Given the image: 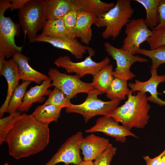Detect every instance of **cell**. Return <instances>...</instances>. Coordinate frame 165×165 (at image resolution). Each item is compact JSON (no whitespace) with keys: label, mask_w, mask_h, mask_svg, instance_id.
<instances>
[{"label":"cell","mask_w":165,"mask_h":165,"mask_svg":"<svg viewBox=\"0 0 165 165\" xmlns=\"http://www.w3.org/2000/svg\"><path fill=\"white\" fill-rule=\"evenodd\" d=\"M5 56L2 53L0 52V71L2 70L5 62Z\"/></svg>","instance_id":"cell-38"},{"label":"cell","mask_w":165,"mask_h":165,"mask_svg":"<svg viewBox=\"0 0 165 165\" xmlns=\"http://www.w3.org/2000/svg\"><path fill=\"white\" fill-rule=\"evenodd\" d=\"M79 165H94L93 162L92 161L82 160Z\"/></svg>","instance_id":"cell-39"},{"label":"cell","mask_w":165,"mask_h":165,"mask_svg":"<svg viewBox=\"0 0 165 165\" xmlns=\"http://www.w3.org/2000/svg\"><path fill=\"white\" fill-rule=\"evenodd\" d=\"M35 42H47L55 47L67 50L76 59H81L87 51L89 53L94 50L91 47L82 45L76 38L67 36L54 37L41 34L37 35Z\"/></svg>","instance_id":"cell-13"},{"label":"cell","mask_w":165,"mask_h":165,"mask_svg":"<svg viewBox=\"0 0 165 165\" xmlns=\"http://www.w3.org/2000/svg\"><path fill=\"white\" fill-rule=\"evenodd\" d=\"M47 20L62 18L68 12L79 9L73 0H44Z\"/></svg>","instance_id":"cell-20"},{"label":"cell","mask_w":165,"mask_h":165,"mask_svg":"<svg viewBox=\"0 0 165 165\" xmlns=\"http://www.w3.org/2000/svg\"><path fill=\"white\" fill-rule=\"evenodd\" d=\"M11 7V3L9 0H0V16L4 15L5 11Z\"/></svg>","instance_id":"cell-37"},{"label":"cell","mask_w":165,"mask_h":165,"mask_svg":"<svg viewBox=\"0 0 165 165\" xmlns=\"http://www.w3.org/2000/svg\"><path fill=\"white\" fill-rule=\"evenodd\" d=\"M70 100L60 89L55 87L43 105H52L62 108H66L72 104Z\"/></svg>","instance_id":"cell-29"},{"label":"cell","mask_w":165,"mask_h":165,"mask_svg":"<svg viewBox=\"0 0 165 165\" xmlns=\"http://www.w3.org/2000/svg\"><path fill=\"white\" fill-rule=\"evenodd\" d=\"M86 133L101 132L106 135L114 138L118 142L124 143L126 141V137L130 136L136 138H139L123 125L111 117L102 116L98 118L95 124L90 128L86 130Z\"/></svg>","instance_id":"cell-12"},{"label":"cell","mask_w":165,"mask_h":165,"mask_svg":"<svg viewBox=\"0 0 165 165\" xmlns=\"http://www.w3.org/2000/svg\"><path fill=\"white\" fill-rule=\"evenodd\" d=\"M110 144L108 139L92 134L83 137L80 144L83 160H95L106 150Z\"/></svg>","instance_id":"cell-16"},{"label":"cell","mask_w":165,"mask_h":165,"mask_svg":"<svg viewBox=\"0 0 165 165\" xmlns=\"http://www.w3.org/2000/svg\"><path fill=\"white\" fill-rule=\"evenodd\" d=\"M113 68L112 65L109 64L93 76L91 83L95 89L100 91L103 94L106 93L115 78L113 75Z\"/></svg>","instance_id":"cell-23"},{"label":"cell","mask_w":165,"mask_h":165,"mask_svg":"<svg viewBox=\"0 0 165 165\" xmlns=\"http://www.w3.org/2000/svg\"><path fill=\"white\" fill-rule=\"evenodd\" d=\"M19 69L20 79L33 82L37 85L50 78L48 76L33 68L29 64V58L21 53H17L13 56Z\"/></svg>","instance_id":"cell-19"},{"label":"cell","mask_w":165,"mask_h":165,"mask_svg":"<svg viewBox=\"0 0 165 165\" xmlns=\"http://www.w3.org/2000/svg\"><path fill=\"white\" fill-rule=\"evenodd\" d=\"M153 34L146 41L150 50L165 45V27L152 30Z\"/></svg>","instance_id":"cell-32"},{"label":"cell","mask_w":165,"mask_h":165,"mask_svg":"<svg viewBox=\"0 0 165 165\" xmlns=\"http://www.w3.org/2000/svg\"><path fill=\"white\" fill-rule=\"evenodd\" d=\"M132 92L127 95V100L123 105L108 116L129 130L133 127L142 129L146 126L151 108L146 93L138 91L136 95H133Z\"/></svg>","instance_id":"cell-2"},{"label":"cell","mask_w":165,"mask_h":165,"mask_svg":"<svg viewBox=\"0 0 165 165\" xmlns=\"http://www.w3.org/2000/svg\"><path fill=\"white\" fill-rule=\"evenodd\" d=\"M31 82L23 81L14 91L9 101L7 112L11 114L16 112L21 105L28 86Z\"/></svg>","instance_id":"cell-27"},{"label":"cell","mask_w":165,"mask_h":165,"mask_svg":"<svg viewBox=\"0 0 165 165\" xmlns=\"http://www.w3.org/2000/svg\"><path fill=\"white\" fill-rule=\"evenodd\" d=\"M151 76L147 81L141 82L136 80L134 83H130L128 86L132 92L138 91L146 93L148 92L150 96L147 97L148 101L156 104L160 106H165V101L158 97L157 91L158 85L165 81V75H158L157 69L151 68Z\"/></svg>","instance_id":"cell-14"},{"label":"cell","mask_w":165,"mask_h":165,"mask_svg":"<svg viewBox=\"0 0 165 165\" xmlns=\"http://www.w3.org/2000/svg\"><path fill=\"white\" fill-rule=\"evenodd\" d=\"M82 132L78 131L68 138L57 152L44 165H55L64 163L68 165H79L82 160L80 155V144L83 138Z\"/></svg>","instance_id":"cell-10"},{"label":"cell","mask_w":165,"mask_h":165,"mask_svg":"<svg viewBox=\"0 0 165 165\" xmlns=\"http://www.w3.org/2000/svg\"><path fill=\"white\" fill-rule=\"evenodd\" d=\"M89 54L83 61L79 62H74L68 56H65L59 57L53 63L57 67L64 68L68 73H75L80 78L87 74L93 76L109 64L110 61L108 57L101 61L97 62L91 58L94 55L91 53Z\"/></svg>","instance_id":"cell-8"},{"label":"cell","mask_w":165,"mask_h":165,"mask_svg":"<svg viewBox=\"0 0 165 165\" xmlns=\"http://www.w3.org/2000/svg\"><path fill=\"white\" fill-rule=\"evenodd\" d=\"M53 86L60 89L70 100L80 93H87L94 89L92 83L84 82L79 77L60 72L55 68H50L48 72Z\"/></svg>","instance_id":"cell-6"},{"label":"cell","mask_w":165,"mask_h":165,"mask_svg":"<svg viewBox=\"0 0 165 165\" xmlns=\"http://www.w3.org/2000/svg\"><path fill=\"white\" fill-rule=\"evenodd\" d=\"M158 10L159 23L157 26L153 29L165 27V0H160Z\"/></svg>","instance_id":"cell-34"},{"label":"cell","mask_w":165,"mask_h":165,"mask_svg":"<svg viewBox=\"0 0 165 165\" xmlns=\"http://www.w3.org/2000/svg\"><path fill=\"white\" fill-rule=\"evenodd\" d=\"M79 10L93 14L99 18L105 14L115 5L100 0H73Z\"/></svg>","instance_id":"cell-22"},{"label":"cell","mask_w":165,"mask_h":165,"mask_svg":"<svg viewBox=\"0 0 165 165\" xmlns=\"http://www.w3.org/2000/svg\"><path fill=\"white\" fill-rule=\"evenodd\" d=\"M165 155L163 157L161 162L159 165H165Z\"/></svg>","instance_id":"cell-40"},{"label":"cell","mask_w":165,"mask_h":165,"mask_svg":"<svg viewBox=\"0 0 165 165\" xmlns=\"http://www.w3.org/2000/svg\"><path fill=\"white\" fill-rule=\"evenodd\" d=\"M0 75L6 79L8 88L5 100L0 108V117L7 112L10 99L20 80L18 66L13 58L6 61L3 68L0 71Z\"/></svg>","instance_id":"cell-15"},{"label":"cell","mask_w":165,"mask_h":165,"mask_svg":"<svg viewBox=\"0 0 165 165\" xmlns=\"http://www.w3.org/2000/svg\"><path fill=\"white\" fill-rule=\"evenodd\" d=\"M117 148L110 143L106 150L93 162L94 165H110Z\"/></svg>","instance_id":"cell-33"},{"label":"cell","mask_w":165,"mask_h":165,"mask_svg":"<svg viewBox=\"0 0 165 165\" xmlns=\"http://www.w3.org/2000/svg\"><path fill=\"white\" fill-rule=\"evenodd\" d=\"M145 8L146 13L144 19L145 24L152 29L159 23L158 6L160 0H135Z\"/></svg>","instance_id":"cell-24"},{"label":"cell","mask_w":165,"mask_h":165,"mask_svg":"<svg viewBox=\"0 0 165 165\" xmlns=\"http://www.w3.org/2000/svg\"><path fill=\"white\" fill-rule=\"evenodd\" d=\"M62 108L52 105L38 106L31 114L32 117L43 125L48 126L53 122H57L60 116Z\"/></svg>","instance_id":"cell-21"},{"label":"cell","mask_w":165,"mask_h":165,"mask_svg":"<svg viewBox=\"0 0 165 165\" xmlns=\"http://www.w3.org/2000/svg\"><path fill=\"white\" fill-rule=\"evenodd\" d=\"M50 138L48 126L23 112L14 119L6 136L9 155L16 159L28 157L43 150Z\"/></svg>","instance_id":"cell-1"},{"label":"cell","mask_w":165,"mask_h":165,"mask_svg":"<svg viewBox=\"0 0 165 165\" xmlns=\"http://www.w3.org/2000/svg\"><path fill=\"white\" fill-rule=\"evenodd\" d=\"M137 53L147 56L151 59V68L157 69L161 64L165 63V45L154 50H148L140 48Z\"/></svg>","instance_id":"cell-28"},{"label":"cell","mask_w":165,"mask_h":165,"mask_svg":"<svg viewBox=\"0 0 165 165\" xmlns=\"http://www.w3.org/2000/svg\"><path fill=\"white\" fill-rule=\"evenodd\" d=\"M104 46L105 51L116 62V67L113 72L115 77L127 80H131L135 76L130 69L133 64L136 62L144 63L148 61V59L138 55H133L121 48H116L109 42L105 43Z\"/></svg>","instance_id":"cell-7"},{"label":"cell","mask_w":165,"mask_h":165,"mask_svg":"<svg viewBox=\"0 0 165 165\" xmlns=\"http://www.w3.org/2000/svg\"><path fill=\"white\" fill-rule=\"evenodd\" d=\"M85 101L79 105L72 104L66 108L68 113H76L81 115L85 122L87 123L92 118L97 115L107 116L118 107L121 101L117 99L104 101L98 97L103 94L96 89L90 91Z\"/></svg>","instance_id":"cell-5"},{"label":"cell","mask_w":165,"mask_h":165,"mask_svg":"<svg viewBox=\"0 0 165 165\" xmlns=\"http://www.w3.org/2000/svg\"><path fill=\"white\" fill-rule=\"evenodd\" d=\"M20 114L16 112L0 119V145L6 141V136L16 118Z\"/></svg>","instance_id":"cell-30"},{"label":"cell","mask_w":165,"mask_h":165,"mask_svg":"<svg viewBox=\"0 0 165 165\" xmlns=\"http://www.w3.org/2000/svg\"><path fill=\"white\" fill-rule=\"evenodd\" d=\"M18 26L9 17L0 16V52L7 59L17 53H21L22 46H17L15 42Z\"/></svg>","instance_id":"cell-11"},{"label":"cell","mask_w":165,"mask_h":165,"mask_svg":"<svg viewBox=\"0 0 165 165\" xmlns=\"http://www.w3.org/2000/svg\"><path fill=\"white\" fill-rule=\"evenodd\" d=\"M50 78L43 81L40 85L31 87L26 92L21 105L18 108L20 112H26L36 102L42 103L45 99L44 96H49L52 91L49 88L53 86Z\"/></svg>","instance_id":"cell-17"},{"label":"cell","mask_w":165,"mask_h":165,"mask_svg":"<svg viewBox=\"0 0 165 165\" xmlns=\"http://www.w3.org/2000/svg\"><path fill=\"white\" fill-rule=\"evenodd\" d=\"M97 18L93 14L79 9L74 29L75 38H80L83 43L89 44L92 36L91 26L94 24Z\"/></svg>","instance_id":"cell-18"},{"label":"cell","mask_w":165,"mask_h":165,"mask_svg":"<svg viewBox=\"0 0 165 165\" xmlns=\"http://www.w3.org/2000/svg\"><path fill=\"white\" fill-rule=\"evenodd\" d=\"M18 16L24 35L28 36L30 42H35L37 33L42 29L47 20L44 0H29L19 10Z\"/></svg>","instance_id":"cell-4"},{"label":"cell","mask_w":165,"mask_h":165,"mask_svg":"<svg viewBox=\"0 0 165 165\" xmlns=\"http://www.w3.org/2000/svg\"><path fill=\"white\" fill-rule=\"evenodd\" d=\"M41 34L54 37L67 36L62 18L47 20L42 29Z\"/></svg>","instance_id":"cell-26"},{"label":"cell","mask_w":165,"mask_h":165,"mask_svg":"<svg viewBox=\"0 0 165 165\" xmlns=\"http://www.w3.org/2000/svg\"><path fill=\"white\" fill-rule=\"evenodd\" d=\"M2 165H9V164L7 163H5Z\"/></svg>","instance_id":"cell-41"},{"label":"cell","mask_w":165,"mask_h":165,"mask_svg":"<svg viewBox=\"0 0 165 165\" xmlns=\"http://www.w3.org/2000/svg\"><path fill=\"white\" fill-rule=\"evenodd\" d=\"M127 85V80L115 77L106 93V96L111 100H125L126 96L132 91Z\"/></svg>","instance_id":"cell-25"},{"label":"cell","mask_w":165,"mask_h":165,"mask_svg":"<svg viewBox=\"0 0 165 165\" xmlns=\"http://www.w3.org/2000/svg\"><path fill=\"white\" fill-rule=\"evenodd\" d=\"M29 0H9L11 3L10 10L11 11L16 9L22 8Z\"/></svg>","instance_id":"cell-36"},{"label":"cell","mask_w":165,"mask_h":165,"mask_svg":"<svg viewBox=\"0 0 165 165\" xmlns=\"http://www.w3.org/2000/svg\"><path fill=\"white\" fill-rule=\"evenodd\" d=\"M130 2V0H117L113 8L97 18L94 24L98 28H105L102 33L103 38L115 39L129 22L134 12Z\"/></svg>","instance_id":"cell-3"},{"label":"cell","mask_w":165,"mask_h":165,"mask_svg":"<svg viewBox=\"0 0 165 165\" xmlns=\"http://www.w3.org/2000/svg\"><path fill=\"white\" fill-rule=\"evenodd\" d=\"M126 26V37L121 48L134 55L137 54L141 44L152 36L153 32L142 18L132 19Z\"/></svg>","instance_id":"cell-9"},{"label":"cell","mask_w":165,"mask_h":165,"mask_svg":"<svg viewBox=\"0 0 165 165\" xmlns=\"http://www.w3.org/2000/svg\"><path fill=\"white\" fill-rule=\"evenodd\" d=\"M79 10L71 11L62 18L67 36L70 38H75L74 34V29L76 23Z\"/></svg>","instance_id":"cell-31"},{"label":"cell","mask_w":165,"mask_h":165,"mask_svg":"<svg viewBox=\"0 0 165 165\" xmlns=\"http://www.w3.org/2000/svg\"></svg>","instance_id":"cell-42"},{"label":"cell","mask_w":165,"mask_h":165,"mask_svg":"<svg viewBox=\"0 0 165 165\" xmlns=\"http://www.w3.org/2000/svg\"><path fill=\"white\" fill-rule=\"evenodd\" d=\"M165 155V149L158 156L151 158L148 156H143L146 165H159L163 157Z\"/></svg>","instance_id":"cell-35"}]
</instances>
